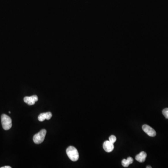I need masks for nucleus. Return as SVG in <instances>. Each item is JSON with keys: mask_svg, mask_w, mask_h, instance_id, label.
Wrapping results in <instances>:
<instances>
[{"mask_svg": "<svg viewBox=\"0 0 168 168\" xmlns=\"http://www.w3.org/2000/svg\"><path fill=\"white\" fill-rule=\"evenodd\" d=\"M103 147L105 151L107 152H111L114 150V144H112V142H111L108 140L104 142Z\"/></svg>", "mask_w": 168, "mask_h": 168, "instance_id": "423d86ee", "label": "nucleus"}, {"mask_svg": "<svg viewBox=\"0 0 168 168\" xmlns=\"http://www.w3.org/2000/svg\"><path fill=\"white\" fill-rule=\"evenodd\" d=\"M116 136L114 135H111L109 138V141L112 142V144H114V142L116 141Z\"/></svg>", "mask_w": 168, "mask_h": 168, "instance_id": "9d476101", "label": "nucleus"}, {"mask_svg": "<svg viewBox=\"0 0 168 168\" xmlns=\"http://www.w3.org/2000/svg\"><path fill=\"white\" fill-rule=\"evenodd\" d=\"M66 152L69 159L73 162H76L79 159V152L77 148L74 147L69 146L66 149Z\"/></svg>", "mask_w": 168, "mask_h": 168, "instance_id": "f257e3e1", "label": "nucleus"}, {"mask_svg": "<svg viewBox=\"0 0 168 168\" xmlns=\"http://www.w3.org/2000/svg\"><path fill=\"white\" fill-rule=\"evenodd\" d=\"M142 129L144 132L146 133L148 136H150V137H154V136H156V131L150 126L144 124L142 126Z\"/></svg>", "mask_w": 168, "mask_h": 168, "instance_id": "20e7f679", "label": "nucleus"}, {"mask_svg": "<svg viewBox=\"0 0 168 168\" xmlns=\"http://www.w3.org/2000/svg\"><path fill=\"white\" fill-rule=\"evenodd\" d=\"M146 157H147V154L146 152L141 151L137 155H136L135 156V159L136 161L140 163H144L145 162Z\"/></svg>", "mask_w": 168, "mask_h": 168, "instance_id": "6e6552de", "label": "nucleus"}, {"mask_svg": "<svg viewBox=\"0 0 168 168\" xmlns=\"http://www.w3.org/2000/svg\"><path fill=\"white\" fill-rule=\"evenodd\" d=\"M1 168H11V167L10 166H3V167H1Z\"/></svg>", "mask_w": 168, "mask_h": 168, "instance_id": "f8f14e48", "label": "nucleus"}, {"mask_svg": "<svg viewBox=\"0 0 168 168\" xmlns=\"http://www.w3.org/2000/svg\"><path fill=\"white\" fill-rule=\"evenodd\" d=\"M38 97L36 95L31 96L30 97H25L24 98V101L29 105H34L36 102L38 101Z\"/></svg>", "mask_w": 168, "mask_h": 168, "instance_id": "39448f33", "label": "nucleus"}, {"mask_svg": "<svg viewBox=\"0 0 168 168\" xmlns=\"http://www.w3.org/2000/svg\"><path fill=\"white\" fill-rule=\"evenodd\" d=\"M146 168H152V167H151V166H147V167H146Z\"/></svg>", "mask_w": 168, "mask_h": 168, "instance_id": "ddd939ff", "label": "nucleus"}, {"mask_svg": "<svg viewBox=\"0 0 168 168\" xmlns=\"http://www.w3.org/2000/svg\"><path fill=\"white\" fill-rule=\"evenodd\" d=\"M52 114L51 112H47V113H42L38 116V120L40 122H43L45 120H49L51 119Z\"/></svg>", "mask_w": 168, "mask_h": 168, "instance_id": "0eeeda50", "label": "nucleus"}, {"mask_svg": "<svg viewBox=\"0 0 168 168\" xmlns=\"http://www.w3.org/2000/svg\"><path fill=\"white\" fill-rule=\"evenodd\" d=\"M46 134V130L45 129L41 130L38 133L35 135L33 136V141L35 144H41L44 141Z\"/></svg>", "mask_w": 168, "mask_h": 168, "instance_id": "7ed1b4c3", "label": "nucleus"}, {"mask_svg": "<svg viewBox=\"0 0 168 168\" xmlns=\"http://www.w3.org/2000/svg\"><path fill=\"white\" fill-rule=\"evenodd\" d=\"M163 114L166 119H168V108H166L163 110Z\"/></svg>", "mask_w": 168, "mask_h": 168, "instance_id": "9b49d317", "label": "nucleus"}, {"mask_svg": "<svg viewBox=\"0 0 168 168\" xmlns=\"http://www.w3.org/2000/svg\"><path fill=\"white\" fill-rule=\"evenodd\" d=\"M1 122L3 129L4 130H9L12 126L11 118L6 114H3L1 115Z\"/></svg>", "mask_w": 168, "mask_h": 168, "instance_id": "f03ea898", "label": "nucleus"}, {"mask_svg": "<svg viewBox=\"0 0 168 168\" xmlns=\"http://www.w3.org/2000/svg\"><path fill=\"white\" fill-rule=\"evenodd\" d=\"M133 162V159L131 157H129L127 159H123L122 161V165L124 167H128Z\"/></svg>", "mask_w": 168, "mask_h": 168, "instance_id": "1a4fd4ad", "label": "nucleus"}]
</instances>
